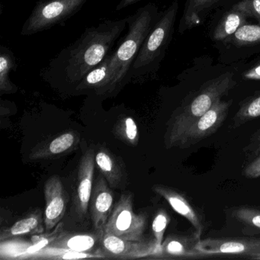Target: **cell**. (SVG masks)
I'll return each mask as SVG.
<instances>
[{
	"instance_id": "4fadbf2b",
	"label": "cell",
	"mask_w": 260,
	"mask_h": 260,
	"mask_svg": "<svg viewBox=\"0 0 260 260\" xmlns=\"http://www.w3.org/2000/svg\"><path fill=\"white\" fill-rule=\"evenodd\" d=\"M152 189L164 198L176 213L185 217L194 228L196 237L202 239L206 228L205 220L184 194L164 185H154Z\"/></svg>"
},
{
	"instance_id": "603a6c76",
	"label": "cell",
	"mask_w": 260,
	"mask_h": 260,
	"mask_svg": "<svg viewBox=\"0 0 260 260\" xmlns=\"http://www.w3.org/2000/svg\"><path fill=\"white\" fill-rule=\"evenodd\" d=\"M246 16L240 10L233 7L232 10L226 13L219 22L213 35L215 41H225L234 35L246 22Z\"/></svg>"
},
{
	"instance_id": "8fae6325",
	"label": "cell",
	"mask_w": 260,
	"mask_h": 260,
	"mask_svg": "<svg viewBox=\"0 0 260 260\" xmlns=\"http://www.w3.org/2000/svg\"><path fill=\"white\" fill-rule=\"evenodd\" d=\"M95 150L92 147H89L83 153L79 164L74 208L80 218H84L89 206L95 170Z\"/></svg>"
},
{
	"instance_id": "8992f818",
	"label": "cell",
	"mask_w": 260,
	"mask_h": 260,
	"mask_svg": "<svg viewBox=\"0 0 260 260\" xmlns=\"http://www.w3.org/2000/svg\"><path fill=\"white\" fill-rule=\"evenodd\" d=\"M147 221V217L144 214H137L135 212L133 194L124 192L114 206L103 234H113L124 240L141 241L144 240Z\"/></svg>"
},
{
	"instance_id": "9c48e42d",
	"label": "cell",
	"mask_w": 260,
	"mask_h": 260,
	"mask_svg": "<svg viewBox=\"0 0 260 260\" xmlns=\"http://www.w3.org/2000/svg\"><path fill=\"white\" fill-rule=\"evenodd\" d=\"M102 252L107 258H151L157 253L159 246L153 240L141 241L124 240L113 234H103L100 240Z\"/></svg>"
},
{
	"instance_id": "9a60e30c",
	"label": "cell",
	"mask_w": 260,
	"mask_h": 260,
	"mask_svg": "<svg viewBox=\"0 0 260 260\" xmlns=\"http://www.w3.org/2000/svg\"><path fill=\"white\" fill-rule=\"evenodd\" d=\"M196 236L170 234L162 242L159 251L151 258L156 259H196L206 257L198 249Z\"/></svg>"
},
{
	"instance_id": "52a82bcc",
	"label": "cell",
	"mask_w": 260,
	"mask_h": 260,
	"mask_svg": "<svg viewBox=\"0 0 260 260\" xmlns=\"http://www.w3.org/2000/svg\"><path fill=\"white\" fill-rule=\"evenodd\" d=\"M197 248L206 258L234 257L250 259L260 253V237H226L200 239Z\"/></svg>"
},
{
	"instance_id": "e0dca14e",
	"label": "cell",
	"mask_w": 260,
	"mask_h": 260,
	"mask_svg": "<svg viewBox=\"0 0 260 260\" xmlns=\"http://www.w3.org/2000/svg\"><path fill=\"white\" fill-rule=\"evenodd\" d=\"M63 231V224L58 223L54 231H49L43 235L33 236L31 243L1 241V258L28 259L33 254L49 246Z\"/></svg>"
},
{
	"instance_id": "ba28073f",
	"label": "cell",
	"mask_w": 260,
	"mask_h": 260,
	"mask_svg": "<svg viewBox=\"0 0 260 260\" xmlns=\"http://www.w3.org/2000/svg\"><path fill=\"white\" fill-rule=\"evenodd\" d=\"M233 100H219L212 107L198 118L183 134L176 147L188 148L215 133L224 122Z\"/></svg>"
},
{
	"instance_id": "44dd1931",
	"label": "cell",
	"mask_w": 260,
	"mask_h": 260,
	"mask_svg": "<svg viewBox=\"0 0 260 260\" xmlns=\"http://www.w3.org/2000/svg\"><path fill=\"white\" fill-rule=\"evenodd\" d=\"M112 52L108 54L100 64L91 70L85 76L84 78L76 88L74 92H93L94 94H96L102 89L109 75Z\"/></svg>"
},
{
	"instance_id": "d4e9b609",
	"label": "cell",
	"mask_w": 260,
	"mask_h": 260,
	"mask_svg": "<svg viewBox=\"0 0 260 260\" xmlns=\"http://www.w3.org/2000/svg\"><path fill=\"white\" fill-rule=\"evenodd\" d=\"M219 0H188L183 16L182 18V28H192L198 25L205 17V14L215 5Z\"/></svg>"
},
{
	"instance_id": "7a4b0ae2",
	"label": "cell",
	"mask_w": 260,
	"mask_h": 260,
	"mask_svg": "<svg viewBox=\"0 0 260 260\" xmlns=\"http://www.w3.org/2000/svg\"><path fill=\"white\" fill-rule=\"evenodd\" d=\"M160 14L157 6L148 4L127 18V32L112 51L107 80L95 95L110 96L118 93L132 80L131 71L134 62Z\"/></svg>"
},
{
	"instance_id": "836d02e7",
	"label": "cell",
	"mask_w": 260,
	"mask_h": 260,
	"mask_svg": "<svg viewBox=\"0 0 260 260\" xmlns=\"http://www.w3.org/2000/svg\"><path fill=\"white\" fill-rule=\"evenodd\" d=\"M139 1H141V0H121L116 7V11L124 10V9L133 5V4H137Z\"/></svg>"
},
{
	"instance_id": "f546056e",
	"label": "cell",
	"mask_w": 260,
	"mask_h": 260,
	"mask_svg": "<svg viewBox=\"0 0 260 260\" xmlns=\"http://www.w3.org/2000/svg\"><path fill=\"white\" fill-rule=\"evenodd\" d=\"M234 8L240 10L248 16L260 21V0H242Z\"/></svg>"
},
{
	"instance_id": "f1b7e54d",
	"label": "cell",
	"mask_w": 260,
	"mask_h": 260,
	"mask_svg": "<svg viewBox=\"0 0 260 260\" xmlns=\"http://www.w3.org/2000/svg\"><path fill=\"white\" fill-rule=\"evenodd\" d=\"M170 222V217L167 211L164 209H159L155 215L152 223L153 239L159 247L164 242V234Z\"/></svg>"
},
{
	"instance_id": "e575fe53",
	"label": "cell",
	"mask_w": 260,
	"mask_h": 260,
	"mask_svg": "<svg viewBox=\"0 0 260 260\" xmlns=\"http://www.w3.org/2000/svg\"><path fill=\"white\" fill-rule=\"evenodd\" d=\"M250 259L260 260V253L256 254V255H253V256L251 257Z\"/></svg>"
},
{
	"instance_id": "d6a6232c",
	"label": "cell",
	"mask_w": 260,
	"mask_h": 260,
	"mask_svg": "<svg viewBox=\"0 0 260 260\" xmlns=\"http://www.w3.org/2000/svg\"><path fill=\"white\" fill-rule=\"evenodd\" d=\"M243 76L246 80H260V63L246 71Z\"/></svg>"
},
{
	"instance_id": "4dcf8cb0",
	"label": "cell",
	"mask_w": 260,
	"mask_h": 260,
	"mask_svg": "<svg viewBox=\"0 0 260 260\" xmlns=\"http://www.w3.org/2000/svg\"><path fill=\"white\" fill-rule=\"evenodd\" d=\"M246 156L254 159L260 155V128L252 135L247 145L243 149Z\"/></svg>"
},
{
	"instance_id": "3957f363",
	"label": "cell",
	"mask_w": 260,
	"mask_h": 260,
	"mask_svg": "<svg viewBox=\"0 0 260 260\" xmlns=\"http://www.w3.org/2000/svg\"><path fill=\"white\" fill-rule=\"evenodd\" d=\"M236 83L234 74L225 73L207 82L191 100L177 108L167 122L164 136L166 147H176L187 129L208 112L214 103L226 95Z\"/></svg>"
},
{
	"instance_id": "83f0119b",
	"label": "cell",
	"mask_w": 260,
	"mask_h": 260,
	"mask_svg": "<svg viewBox=\"0 0 260 260\" xmlns=\"http://www.w3.org/2000/svg\"><path fill=\"white\" fill-rule=\"evenodd\" d=\"M225 42L237 46L260 43V25L245 24Z\"/></svg>"
},
{
	"instance_id": "7c38bea8",
	"label": "cell",
	"mask_w": 260,
	"mask_h": 260,
	"mask_svg": "<svg viewBox=\"0 0 260 260\" xmlns=\"http://www.w3.org/2000/svg\"><path fill=\"white\" fill-rule=\"evenodd\" d=\"M45 197L46 201L45 220V231H52L60 223L66 213L68 199L63 183L57 176H52L45 184Z\"/></svg>"
},
{
	"instance_id": "1f68e13d",
	"label": "cell",
	"mask_w": 260,
	"mask_h": 260,
	"mask_svg": "<svg viewBox=\"0 0 260 260\" xmlns=\"http://www.w3.org/2000/svg\"><path fill=\"white\" fill-rule=\"evenodd\" d=\"M243 174L249 179L260 177V155L252 159L243 170Z\"/></svg>"
},
{
	"instance_id": "7402d4cb",
	"label": "cell",
	"mask_w": 260,
	"mask_h": 260,
	"mask_svg": "<svg viewBox=\"0 0 260 260\" xmlns=\"http://www.w3.org/2000/svg\"><path fill=\"white\" fill-rule=\"evenodd\" d=\"M84 258H107L100 249V252H76L68 249L47 246L31 255L28 259H80Z\"/></svg>"
},
{
	"instance_id": "cb8c5ba5",
	"label": "cell",
	"mask_w": 260,
	"mask_h": 260,
	"mask_svg": "<svg viewBox=\"0 0 260 260\" xmlns=\"http://www.w3.org/2000/svg\"><path fill=\"white\" fill-rule=\"evenodd\" d=\"M16 57L10 48L0 46V92L1 93H14L18 87L12 83L10 73L16 71Z\"/></svg>"
},
{
	"instance_id": "ac0fdd59",
	"label": "cell",
	"mask_w": 260,
	"mask_h": 260,
	"mask_svg": "<svg viewBox=\"0 0 260 260\" xmlns=\"http://www.w3.org/2000/svg\"><path fill=\"white\" fill-rule=\"evenodd\" d=\"M95 164L102 176L112 188H121L125 182L121 164L116 156L106 147H100L95 156Z\"/></svg>"
},
{
	"instance_id": "30bf717a",
	"label": "cell",
	"mask_w": 260,
	"mask_h": 260,
	"mask_svg": "<svg viewBox=\"0 0 260 260\" xmlns=\"http://www.w3.org/2000/svg\"><path fill=\"white\" fill-rule=\"evenodd\" d=\"M225 233L229 237L260 236V208L237 206L225 211Z\"/></svg>"
},
{
	"instance_id": "5b68a950",
	"label": "cell",
	"mask_w": 260,
	"mask_h": 260,
	"mask_svg": "<svg viewBox=\"0 0 260 260\" xmlns=\"http://www.w3.org/2000/svg\"><path fill=\"white\" fill-rule=\"evenodd\" d=\"M88 0H39L21 30L29 36L63 23L77 14Z\"/></svg>"
},
{
	"instance_id": "2e32d148",
	"label": "cell",
	"mask_w": 260,
	"mask_h": 260,
	"mask_svg": "<svg viewBox=\"0 0 260 260\" xmlns=\"http://www.w3.org/2000/svg\"><path fill=\"white\" fill-rule=\"evenodd\" d=\"M80 135L70 131L38 144L31 149L28 157L31 159H51L69 154L78 147Z\"/></svg>"
},
{
	"instance_id": "484cf974",
	"label": "cell",
	"mask_w": 260,
	"mask_h": 260,
	"mask_svg": "<svg viewBox=\"0 0 260 260\" xmlns=\"http://www.w3.org/2000/svg\"><path fill=\"white\" fill-rule=\"evenodd\" d=\"M260 117V90L240 103L237 113L232 119L234 127H240Z\"/></svg>"
},
{
	"instance_id": "277c9868",
	"label": "cell",
	"mask_w": 260,
	"mask_h": 260,
	"mask_svg": "<svg viewBox=\"0 0 260 260\" xmlns=\"http://www.w3.org/2000/svg\"><path fill=\"white\" fill-rule=\"evenodd\" d=\"M178 8V3L175 1L161 13L157 22L143 42L134 62L131 71L132 80H144L157 71L171 39Z\"/></svg>"
},
{
	"instance_id": "5bb4252c",
	"label": "cell",
	"mask_w": 260,
	"mask_h": 260,
	"mask_svg": "<svg viewBox=\"0 0 260 260\" xmlns=\"http://www.w3.org/2000/svg\"><path fill=\"white\" fill-rule=\"evenodd\" d=\"M89 206L92 224L95 231L102 236L114 208L113 192L103 176L97 179L92 188Z\"/></svg>"
},
{
	"instance_id": "ffe728a7",
	"label": "cell",
	"mask_w": 260,
	"mask_h": 260,
	"mask_svg": "<svg viewBox=\"0 0 260 260\" xmlns=\"http://www.w3.org/2000/svg\"><path fill=\"white\" fill-rule=\"evenodd\" d=\"M43 223L45 220L42 213L39 210L18 220L10 228L1 230L0 242L19 236L43 234L45 231Z\"/></svg>"
},
{
	"instance_id": "d6986e66",
	"label": "cell",
	"mask_w": 260,
	"mask_h": 260,
	"mask_svg": "<svg viewBox=\"0 0 260 260\" xmlns=\"http://www.w3.org/2000/svg\"><path fill=\"white\" fill-rule=\"evenodd\" d=\"M100 234H69L63 231L48 246L76 252H89L101 240Z\"/></svg>"
},
{
	"instance_id": "4316f807",
	"label": "cell",
	"mask_w": 260,
	"mask_h": 260,
	"mask_svg": "<svg viewBox=\"0 0 260 260\" xmlns=\"http://www.w3.org/2000/svg\"><path fill=\"white\" fill-rule=\"evenodd\" d=\"M113 133L118 139L127 145L136 147L139 143L138 126L131 117H124L118 120L114 127Z\"/></svg>"
},
{
	"instance_id": "6da1fadb",
	"label": "cell",
	"mask_w": 260,
	"mask_h": 260,
	"mask_svg": "<svg viewBox=\"0 0 260 260\" xmlns=\"http://www.w3.org/2000/svg\"><path fill=\"white\" fill-rule=\"evenodd\" d=\"M126 27L127 18L106 19L86 28L74 43L50 60L42 75L51 83L74 92L85 76L113 51Z\"/></svg>"
}]
</instances>
